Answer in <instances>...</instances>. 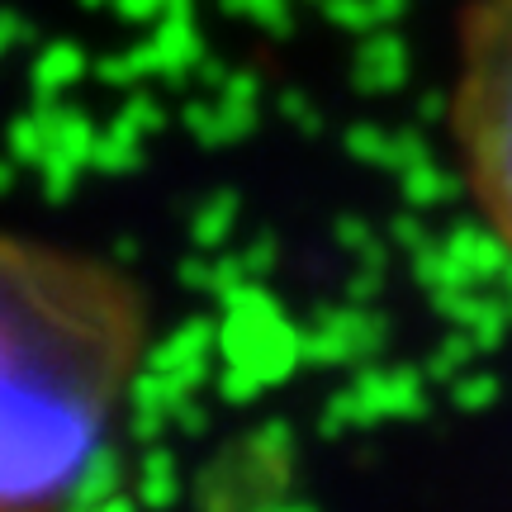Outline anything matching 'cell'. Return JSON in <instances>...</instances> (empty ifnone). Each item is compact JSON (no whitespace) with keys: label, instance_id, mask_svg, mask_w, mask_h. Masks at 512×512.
<instances>
[{"label":"cell","instance_id":"6da1fadb","mask_svg":"<svg viewBox=\"0 0 512 512\" xmlns=\"http://www.w3.org/2000/svg\"><path fill=\"white\" fill-rule=\"evenodd\" d=\"M152 309L105 256L0 233V512H72L138 389Z\"/></svg>","mask_w":512,"mask_h":512},{"label":"cell","instance_id":"7a4b0ae2","mask_svg":"<svg viewBox=\"0 0 512 512\" xmlns=\"http://www.w3.org/2000/svg\"><path fill=\"white\" fill-rule=\"evenodd\" d=\"M441 143L470 214L512 261V0H460L441 72Z\"/></svg>","mask_w":512,"mask_h":512}]
</instances>
